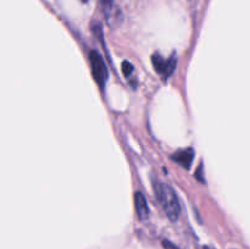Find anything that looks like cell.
<instances>
[{
  "label": "cell",
  "mask_w": 250,
  "mask_h": 249,
  "mask_svg": "<svg viewBox=\"0 0 250 249\" xmlns=\"http://www.w3.org/2000/svg\"><path fill=\"white\" fill-rule=\"evenodd\" d=\"M153 188L156 199L160 203L166 216L172 222L177 221L178 217H180L181 205L173 188L168 186L167 183L160 182L159 180L153 181Z\"/></svg>",
  "instance_id": "6da1fadb"
},
{
  "label": "cell",
  "mask_w": 250,
  "mask_h": 249,
  "mask_svg": "<svg viewBox=\"0 0 250 249\" xmlns=\"http://www.w3.org/2000/svg\"><path fill=\"white\" fill-rule=\"evenodd\" d=\"M89 62L93 77H94L98 85L103 89L106 84L107 80H109V70H107L106 63L98 51H90Z\"/></svg>",
  "instance_id": "7a4b0ae2"
},
{
  "label": "cell",
  "mask_w": 250,
  "mask_h": 249,
  "mask_svg": "<svg viewBox=\"0 0 250 249\" xmlns=\"http://www.w3.org/2000/svg\"><path fill=\"white\" fill-rule=\"evenodd\" d=\"M151 61H153L154 68H155L156 72L166 78L172 75L176 68V63H177L175 55H172L168 59H164L160 54H154Z\"/></svg>",
  "instance_id": "3957f363"
},
{
  "label": "cell",
  "mask_w": 250,
  "mask_h": 249,
  "mask_svg": "<svg viewBox=\"0 0 250 249\" xmlns=\"http://www.w3.org/2000/svg\"><path fill=\"white\" fill-rule=\"evenodd\" d=\"M172 159L175 161H177L181 166H183L185 168H189L192 166L193 160H194V150L190 148L182 149V150L176 151L172 155Z\"/></svg>",
  "instance_id": "277c9868"
},
{
  "label": "cell",
  "mask_w": 250,
  "mask_h": 249,
  "mask_svg": "<svg viewBox=\"0 0 250 249\" xmlns=\"http://www.w3.org/2000/svg\"><path fill=\"white\" fill-rule=\"evenodd\" d=\"M134 207H136L137 216H138L139 219L146 220V217L149 216V207L143 193L137 192L136 194H134Z\"/></svg>",
  "instance_id": "5b68a950"
},
{
  "label": "cell",
  "mask_w": 250,
  "mask_h": 249,
  "mask_svg": "<svg viewBox=\"0 0 250 249\" xmlns=\"http://www.w3.org/2000/svg\"><path fill=\"white\" fill-rule=\"evenodd\" d=\"M99 2L103 11H104L105 16H106V19H110V16H111L112 11H114L115 9L114 0H99Z\"/></svg>",
  "instance_id": "8992f818"
},
{
  "label": "cell",
  "mask_w": 250,
  "mask_h": 249,
  "mask_svg": "<svg viewBox=\"0 0 250 249\" xmlns=\"http://www.w3.org/2000/svg\"><path fill=\"white\" fill-rule=\"evenodd\" d=\"M133 70V66H132V63L129 62V61H124V62H122V72H124V75L126 76V77L131 76Z\"/></svg>",
  "instance_id": "52a82bcc"
},
{
  "label": "cell",
  "mask_w": 250,
  "mask_h": 249,
  "mask_svg": "<svg viewBox=\"0 0 250 249\" xmlns=\"http://www.w3.org/2000/svg\"><path fill=\"white\" fill-rule=\"evenodd\" d=\"M163 247H164V249H180L177 246H176V244H173L172 242L167 241V239H164Z\"/></svg>",
  "instance_id": "ba28073f"
},
{
  "label": "cell",
  "mask_w": 250,
  "mask_h": 249,
  "mask_svg": "<svg viewBox=\"0 0 250 249\" xmlns=\"http://www.w3.org/2000/svg\"><path fill=\"white\" fill-rule=\"evenodd\" d=\"M81 1H82L83 4H85V2H88V1H89V0H81Z\"/></svg>",
  "instance_id": "9c48e42d"
},
{
  "label": "cell",
  "mask_w": 250,
  "mask_h": 249,
  "mask_svg": "<svg viewBox=\"0 0 250 249\" xmlns=\"http://www.w3.org/2000/svg\"><path fill=\"white\" fill-rule=\"evenodd\" d=\"M204 249H210V248H209V247H204Z\"/></svg>",
  "instance_id": "30bf717a"
}]
</instances>
